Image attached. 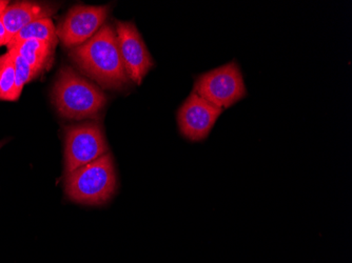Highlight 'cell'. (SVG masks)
Returning <instances> with one entry per match:
<instances>
[{"instance_id": "6", "label": "cell", "mask_w": 352, "mask_h": 263, "mask_svg": "<svg viewBox=\"0 0 352 263\" xmlns=\"http://www.w3.org/2000/svg\"><path fill=\"white\" fill-rule=\"evenodd\" d=\"M109 11V5H74L56 30L58 41L72 49L84 45L102 29Z\"/></svg>"}, {"instance_id": "1", "label": "cell", "mask_w": 352, "mask_h": 263, "mask_svg": "<svg viewBox=\"0 0 352 263\" xmlns=\"http://www.w3.org/2000/svg\"><path fill=\"white\" fill-rule=\"evenodd\" d=\"M69 56L82 74L104 89L122 90L129 84L112 25H102L90 41L73 47Z\"/></svg>"}, {"instance_id": "14", "label": "cell", "mask_w": 352, "mask_h": 263, "mask_svg": "<svg viewBox=\"0 0 352 263\" xmlns=\"http://www.w3.org/2000/svg\"><path fill=\"white\" fill-rule=\"evenodd\" d=\"M11 38H10L9 34H8L7 30H6L5 25H3V21L0 19V43L1 45H8Z\"/></svg>"}, {"instance_id": "10", "label": "cell", "mask_w": 352, "mask_h": 263, "mask_svg": "<svg viewBox=\"0 0 352 263\" xmlns=\"http://www.w3.org/2000/svg\"><path fill=\"white\" fill-rule=\"evenodd\" d=\"M12 47L25 59L36 76L52 65L55 49V45L52 43L29 39L21 41Z\"/></svg>"}, {"instance_id": "2", "label": "cell", "mask_w": 352, "mask_h": 263, "mask_svg": "<svg viewBox=\"0 0 352 263\" xmlns=\"http://www.w3.org/2000/svg\"><path fill=\"white\" fill-rule=\"evenodd\" d=\"M53 106L69 120L100 119L108 98L96 84L71 67H63L56 76L51 94Z\"/></svg>"}, {"instance_id": "12", "label": "cell", "mask_w": 352, "mask_h": 263, "mask_svg": "<svg viewBox=\"0 0 352 263\" xmlns=\"http://www.w3.org/2000/svg\"><path fill=\"white\" fill-rule=\"evenodd\" d=\"M19 100L16 93L15 67L11 53L8 51L0 56V100L16 102Z\"/></svg>"}, {"instance_id": "16", "label": "cell", "mask_w": 352, "mask_h": 263, "mask_svg": "<svg viewBox=\"0 0 352 263\" xmlns=\"http://www.w3.org/2000/svg\"><path fill=\"white\" fill-rule=\"evenodd\" d=\"M7 139L3 140V141H0V149H1V148H3V146H5L6 144H7Z\"/></svg>"}, {"instance_id": "11", "label": "cell", "mask_w": 352, "mask_h": 263, "mask_svg": "<svg viewBox=\"0 0 352 263\" xmlns=\"http://www.w3.org/2000/svg\"><path fill=\"white\" fill-rule=\"evenodd\" d=\"M29 39L47 41L56 47L58 37H57L56 27L51 19H39V21L25 25L8 43V49L21 43V41H29Z\"/></svg>"}, {"instance_id": "13", "label": "cell", "mask_w": 352, "mask_h": 263, "mask_svg": "<svg viewBox=\"0 0 352 263\" xmlns=\"http://www.w3.org/2000/svg\"><path fill=\"white\" fill-rule=\"evenodd\" d=\"M11 53L12 58L14 61V67H15V76H16V93L21 97V92H23V87L36 78V75L32 71L31 67L25 62V59L14 50L13 47L8 49Z\"/></svg>"}, {"instance_id": "9", "label": "cell", "mask_w": 352, "mask_h": 263, "mask_svg": "<svg viewBox=\"0 0 352 263\" xmlns=\"http://www.w3.org/2000/svg\"><path fill=\"white\" fill-rule=\"evenodd\" d=\"M56 11L57 5L54 3L17 1L8 5L7 9L0 14V19L12 39L25 25L39 19H50Z\"/></svg>"}, {"instance_id": "7", "label": "cell", "mask_w": 352, "mask_h": 263, "mask_svg": "<svg viewBox=\"0 0 352 263\" xmlns=\"http://www.w3.org/2000/svg\"><path fill=\"white\" fill-rule=\"evenodd\" d=\"M116 32L126 76L140 86L153 68V58L133 23L118 21Z\"/></svg>"}, {"instance_id": "5", "label": "cell", "mask_w": 352, "mask_h": 263, "mask_svg": "<svg viewBox=\"0 0 352 263\" xmlns=\"http://www.w3.org/2000/svg\"><path fill=\"white\" fill-rule=\"evenodd\" d=\"M109 153L102 126L98 122H85L65 130V173L84 167Z\"/></svg>"}, {"instance_id": "3", "label": "cell", "mask_w": 352, "mask_h": 263, "mask_svg": "<svg viewBox=\"0 0 352 263\" xmlns=\"http://www.w3.org/2000/svg\"><path fill=\"white\" fill-rule=\"evenodd\" d=\"M118 190V176L111 153L67 174L65 193L78 205L98 207L108 203Z\"/></svg>"}, {"instance_id": "8", "label": "cell", "mask_w": 352, "mask_h": 263, "mask_svg": "<svg viewBox=\"0 0 352 263\" xmlns=\"http://www.w3.org/2000/svg\"><path fill=\"white\" fill-rule=\"evenodd\" d=\"M223 110L192 92L177 112V124L184 137L201 141L210 134Z\"/></svg>"}, {"instance_id": "15", "label": "cell", "mask_w": 352, "mask_h": 263, "mask_svg": "<svg viewBox=\"0 0 352 263\" xmlns=\"http://www.w3.org/2000/svg\"><path fill=\"white\" fill-rule=\"evenodd\" d=\"M9 3V1H7V0H0V14L3 13V12L7 9Z\"/></svg>"}, {"instance_id": "17", "label": "cell", "mask_w": 352, "mask_h": 263, "mask_svg": "<svg viewBox=\"0 0 352 263\" xmlns=\"http://www.w3.org/2000/svg\"><path fill=\"white\" fill-rule=\"evenodd\" d=\"M0 47H3V45H1V43H0Z\"/></svg>"}, {"instance_id": "4", "label": "cell", "mask_w": 352, "mask_h": 263, "mask_svg": "<svg viewBox=\"0 0 352 263\" xmlns=\"http://www.w3.org/2000/svg\"><path fill=\"white\" fill-rule=\"evenodd\" d=\"M193 92L223 111L242 100L247 94L244 77L235 61L199 75Z\"/></svg>"}]
</instances>
